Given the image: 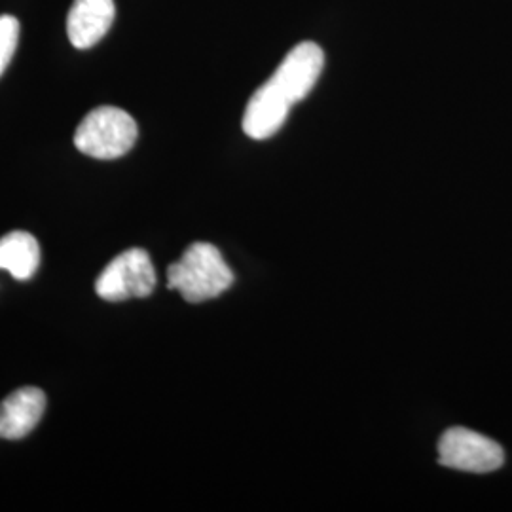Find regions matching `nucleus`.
I'll return each instance as SVG.
<instances>
[{"label": "nucleus", "mask_w": 512, "mask_h": 512, "mask_svg": "<svg viewBox=\"0 0 512 512\" xmlns=\"http://www.w3.org/2000/svg\"><path fill=\"white\" fill-rule=\"evenodd\" d=\"M156 287V270L145 249L133 247L116 256L95 281V293L107 302L147 298Z\"/></svg>", "instance_id": "20e7f679"}, {"label": "nucleus", "mask_w": 512, "mask_h": 512, "mask_svg": "<svg viewBox=\"0 0 512 512\" xmlns=\"http://www.w3.org/2000/svg\"><path fill=\"white\" fill-rule=\"evenodd\" d=\"M234 283V272L211 243H194L183 258L169 266L167 287L179 291L186 302L200 304L226 293Z\"/></svg>", "instance_id": "f03ea898"}, {"label": "nucleus", "mask_w": 512, "mask_h": 512, "mask_svg": "<svg viewBox=\"0 0 512 512\" xmlns=\"http://www.w3.org/2000/svg\"><path fill=\"white\" fill-rule=\"evenodd\" d=\"M46 410V395L38 387H21L0 404V439L27 437Z\"/></svg>", "instance_id": "0eeeda50"}, {"label": "nucleus", "mask_w": 512, "mask_h": 512, "mask_svg": "<svg viewBox=\"0 0 512 512\" xmlns=\"http://www.w3.org/2000/svg\"><path fill=\"white\" fill-rule=\"evenodd\" d=\"M116 18L114 0H74L67 18V35L78 50L93 48L109 33Z\"/></svg>", "instance_id": "423d86ee"}, {"label": "nucleus", "mask_w": 512, "mask_h": 512, "mask_svg": "<svg viewBox=\"0 0 512 512\" xmlns=\"http://www.w3.org/2000/svg\"><path fill=\"white\" fill-rule=\"evenodd\" d=\"M137 135V122L126 110L97 107L80 122L74 133V145L95 160H116L135 147Z\"/></svg>", "instance_id": "7ed1b4c3"}, {"label": "nucleus", "mask_w": 512, "mask_h": 512, "mask_svg": "<svg viewBox=\"0 0 512 512\" xmlns=\"http://www.w3.org/2000/svg\"><path fill=\"white\" fill-rule=\"evenodd\" d=\"M19 38V21L14 16H0V76L16 54Z\"/></svg>", "instance_id": "1a4fd4ad"}, {"label": "nucleus", "mask_w": 512, "mask_h": 512, "mask_svg": "<svg viewBox=\"0 0 512 512\" xmlns=\"http://www.w3.org/2000/svg\"><path fill=\"white\" fill-rule=\"evenodd\" d=\"M325 67V52L315 42H300L294 46L272 78L262 84L247 103L243 114V131L264 141L283 128L296 103L310 95Z\"/></svg>", "instance_id": "f257e3e1"}, {"label": "nucleus", "mask_w": 512, "mask_h": 512, "mask_svg": "<svg viewBox=\"0 0 512 512\" xmlns=\"http://www.w3.org/2000/svg\"><path fill=\"white\" fill-rule=\"evenodd\" d=\"M439 463L465 473H492L505 463V452L495 440L465 427H452L440 437Z\"/></svg>", "instance_id": "39448f33"}, {"label": "nucleus", "mask_w": 512, "mask_h": 512, "mask_svg": "<svg viewBox=\"0 0 512 512\" xmlns=\"http://www.w3.org/2000/svg\"><path fill=\"white\" fill-rule=\"evenodd\" d=\"M40 266V247L29 232H10L0 239V270H6L19 281L37 274Z\"/></svg>", "instance_id": "6e6552de"}]
</instances>
